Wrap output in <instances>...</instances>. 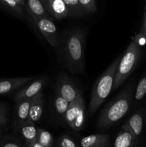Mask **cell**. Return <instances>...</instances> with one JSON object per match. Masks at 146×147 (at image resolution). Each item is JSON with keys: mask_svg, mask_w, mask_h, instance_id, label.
Masks as SVG:
<instances>
[{"mask_svg": "<svg viewBox=\"0 0 146 147\" xmlns=\"http://www.w3.org/2000/svg\"><path fill=\"white\" fill-rule=\"evenodd\" d=\"M133 95V86H129L122 91L108 106L102 111L97 121V127L105 129L113 126L128 111Z\"/></svg>", "mask_w": 146, "mask_h": 147, "instance_id": "cell-1", "label": "cell"}, {"mask_svg": "<svg viewBox=\"0 0 146 147\" xmlns=\"http://www.w3.org/2000/svg\"><path fill=\"white\" fill-rule=\"evenodd\" d=\"M120 59L121 57L118 56L94 83L89 108L90 113H93L100 107L113 90L115 76Z\"/></svg>", "mask_w": 146, "mask_h": 147, "instance_id": "cell-2", "label": "cell"}, {"mask_svg": "<svg viewBox=\"0 0 146 147\" xmlns=\"http://www.w3.org/2000/svg\"><path fill=\"white\" fill-rule=\"evenodd\" d=\"M140 56V45L135 37L120 59L115 76L113 90H117L129 77L138 63Z\"/></svg>", "mask_w": 146, "mask_h": 147, "instance_id": "cell-3", "label": "cell"}, {"mask_svg": "<svg viewBox=\"0 0 146 147\" xmlns=\"http://www.w3.org/2000/svg\"><path fill=\"white\" fill-rule=\"evenodd\" d=\"M84 35L82 32L71 33L65 45V57L70 70L80 71L84 65Z\"/></svg>", "mask_w": 146, "mask_h": 147, "instance_id": "cell-4", "label": "cell"}, {"mask_svg": "<svg viewBox=\"0 0 146 147\" xmlns=\"http://www.w3.org/2000/svg\"><path fill=\"white\" fill-rule=\"evenodd\" d=\"M64 117L72 130L80 131L83 129L85 123V106L81 95L70 102Z\"/></svg>", "mask_w": 146, "mask_h": 147, "instance_id": "cell-5", "label": "cell"}, {"mask_svg": "<svg viewBox=\"0 0 146 147\" xmlns=\"http://www.w3.org/2000/svg\"><path fill=\"white\" fill-rule=\"evenodd\" d=\"M56 92L64 98L69 103L80 96V91L77 90L75 85L64 74V72L60 73L57 79Z\"/></svg>", "mask_w": 146, "mask_h": 147, "instance_id": "cell-6", "label": "cell"}, {"mask_svg": "<svg viewBox=\"0 0 146 147\" xmlns=\"http://www.w3.org/2000/svg\"><path fill=\"white\" fill-rule=\"evenodd\" d=\"M40 32L46 38L47 41L52 47H57L58 44L57 30L55 24L47 17H33Z\"/></svg>", "mask_w": 146, "mask_h": 147, "instance_id": "cell-7", "label": "cell"}, {"mask_svg": "<svg viewBox=\"0 0 146 147\" xmlns=\"http://www.w3.org/2000/svg\"><path fill=\"white\" fill-rule=\"evenodd\" d=\"M137 141L133 131L130 129L127 123L122 126L120 131L115 140V147H133L135 146Z\"/></svg>", "mask_w": 146, "mask_h": 147, "instance_id": "cell-8", "label": "cell"}, {"mask_svg": "<svg viewBox=\"0 0 146 147\" xmlns=\"http://www.w3.org/2000/svg\"><path fill=\"white\" fill-rule=\"evenodd\" d=\"M17 126L25 142L26 145L29 147H31L33 144L37 140V129L34 122L29 119H27Z\"/></svg>", "mask_w": 146, "mask_h": 147, "instance_id": "cell-9", "label": "cell"}, {"mask_svg": "<svg viewBox=\"0 0 146 147\" xmlns=\"http://www.w3.org/2000/svg\"><path fill=\"white\" fill-rule=\"evenodd\" d=\"M45 84L44 79H40L31 83L24 88L21 89L14 96V100L17 102L24 99L31 98L36 94L42 90L43 87Z\"/></svg>", "mask_w": 146, "mask_h": 147, "instance_id": "cell-10", "label": "cell"}, {"mask_svg": "<svg viewBox=\"0 0 146 147\" xmlns=\"http://www.w3.org/2000/svg\"><path fill=\"white\" fill-rule=\"evenodd\" d=\"M33 80V77H27L0 80V95L7 94L14 91Z\"/></svg>", "mask_w": 146, "mask_h": 147, "instance_id": "cell-11", "label": "cell"}, {"mask_svg": "<svg viewBox=\"0 0 146 147\" xmlns=\"http://www.w3.org/2000/svg\"><path fill=\"white\" fill-rule=\"evenodd\" d=\"M43 107H44V98H43L42 90H41L34 97L31 98L28 119L33 122L38 121L41 119Z\"/></svg>", "mask_w": 146, "mask_h": 147, "instance_id": "cell-12", "label": "cell"}, {"mask_svg": "<svg viewBox=\"0 0 146 147\" xmlns=\"http://www.w3.org/2000/svg\"><path fill=\"white\" fill-rule=\"evenodd\" d=\"M80 145L83 147H107L111 146V142L109 135L93 134L82 138Z\"/></svg>", "mask_w": 146, "mask_h": 147, "instance_id": "cell-13", "label": "cell"}, {"mask_svg": "<svg viewBox=\"0 0 146 147\" xmlns=\"http://www.w3.org/2000/svg\"><path fill=\"white\" fill-rule=\"evenodd\" d=\"M47 5L51 14L58 20L65 18L70 14L64 0H47Z\"/></svg>", "mask_w": 146, "mask_h": 147, "instance_id": "cell-14", "label": "cell"}, {"mask_svg": "<svg viewBox=\"0 0 146 147\" xmlns=\"http://www.w3.org/2000/svg\"><path fill=\"white\" fill-rule=\"evenodd\" d=\"M145 123V113L143 111H137L132 115L131 117L127 121V124L133 131L138 142L139 138L143 131Z\"/></svg>", "mask_w": 146, "mask_h": 147, "instance_id": "cell-15", "label": "cell"}, {"mask_svg": "<svg viewBox=\"0 0 146 147\" xmlns=\"http://www.w3.org/2000/svg\"><path fill=\"white\" fill-rule=\"evenodd\" d=\"M31 98L24 99L17 102V110H16V123L18 126L19 123L27 120L29 113L30 104Z\"/></svg>", "mask_w": 146, "mask_h": 147, "instance_id": "cell-16", "label": "cell"}, {"mask_svg": "<svg viewBox=\"0 0 146 147\" xmlns=\"http://www.w3.org/2000/svg\"><path fill=\"white\" fill-rule=\"evenodd\" d=\"M27 6L32 17H47L41 0H27Z\"/></svg>", "mask_w": 146, "mask_h": 147, "instance_id": "cell-17", "label": "cell"}, {"mask_svg": "<svg viewBox=\"0 0 146 147\" xmlns=\"http://www.w3.org/2000/svg\"><path fill=\"white\" fill-rule=\"evenodd\" d=\"M37 141L41 144L42 147H50L54 143L52 134L42 128L37 129Z\"/></svg>", "mask_w": 146, "mask_h": 147, "instance_id": "cell-18", "label": "cell"}, {"mask_svg": "<svg viewBox=\"0 0 146 147\" xmlns=\"http://www.w3.org/2000/svg\"><path fill=\"white\" fill-rule=\"evenodd\" d=\"M69 104H70V103L64 98L57 93V96L54 99V106H55L56 110L59 114L64 116Z\"/></svg>", "mask_w": 146, "mask_h": 147, "instance_id": "cell-19", "label": "cell"}, {"mask_svg": "<svg viewBox=\"0 0 146 147\" xmlns=\"http://www.w3.org/2000/svg\"><path fill=\"white\" fill-rule=\"evenodd\" d=\"M146 95V75L143 76L137 84L135 93V100H141Z\"/></svg>", "mask_w": 146, "mask_h": 147, "instance_id": "cell-20", "label": "cell"}, {"mask_svg": "<svg viewBox=\"0 0 146 147\" xmlns=\"http://www.w3.org/2000/svg\"><path fill=\"white\" fill-rule=\"evenodd\" d=\"M1 1L16 13L22 14L21 7L24 6V0H1Z\"/></svg>", "mask_w": 146, "mask_h": 147, "instance_id": "cell-21", "label": "cell"}, {"mask_svg": "<svg viewBox=\"0 0 146 147\" xmlns=\"http://www.w3.org/2000/svg\"><path fill=\"white\" fill-rule=\"evenodd\" d=\"M64 1L72 14H80L82 11L83 8L79 0H64Z\"/></svg>", "mask_w": 146, "mask_h": 147, "instance_id": "cell-22", "label": "cell"}, {"mask_svg": "<svg viewBox=\"0 0 146 147\" xmlns=\"http://www.w3.org/2000/svg\"><path fill=\"white\" fill-rule=\"evenodd\" d=\"M79 1L84 9L90 12H95L97 11L94 0H79Z\"/></svg>", "mask_w": 146, "mask_h": 147, "instance_id": "cell-23", "label": "cell"}, {"mask_svg": "<svg viewBox=\"0 0 146 147\" xmlns=\"http://www.w3.org/2000/svg\"><path fill=\"white\" fill-rule=\"evenodd\" d=\"M21 143L12 138H4L0 141V146L2 147H20Z\"/></svg>", "mask_w": 146, "mask_h": 147, "instance_id": "cell-24", "label": "cell"}, {"mask_svg": "<svg viewBox=\"0 0 146 147\" xmlns=\"http://www.w3.org/2000/svg\"><path fill=\"white\" fill-rule=\"evenodd\" d=\"M60 147H77V145L75 142L67 136H62L60 138L58 142Z\"/></svg>", "mask_w": 146, "mask_h": 147, "instance_id": "cell-25", "label": "cell"}, {"mask_svg": "<svg viewBox=\"0 0 146 147\" xmlns=\"http://www.w3.org/2000/svg\"><path fill=\"white\" fill-rule=\"evenodd\" d=\"M140 34H145L146 35V10H145V11L144 17H143V24H142V27H141V30H140Z\"/></svg>", "mask_w": 146, "mask_h": 147, "instance_id": "cell-26", "label": "cell"}, {"mask_svg": "<svg viewBox=\"0 0 146 147\" xmlns=\"http://www.w3.org/2000/svg\"><path fill=\"white\" fill-rule=\"evenodd\" d=\"M8 122V119L6 117L5 115L0 114V128L6 126Z\"/></svg>", "mask_w": 146, "mask_h": 147, "instance_id": "cell-27", "label": "cell"}, {"mask_svg": "<svg viewBox=\"0 0 146 147\" xmlns=\"http://www.w3.org/2000/svg\"><path fill=\"white\" fill-rule=\"evenodd\" d=\"M6 112L7 111H6L5 107H4V106L0 104V114L6 115Z\"/></svg>", "mask_w": 146, "mask_h": 147, "instance_id": "cell-28", "label": "cell"}, {"mask_svg": "<svg viewBox=\"0 0 146 147\" xmlns=\"http://www.w3.org/2000/svg\"><path fill=\"white\" fill-rule=\"evenodd\" d=\"M41 1L43 3V4H47V0H41Z\"/></svg>", "mask_w": 146, "mask_h": 147, "instance_id": "cell-29", "label": "cell"}, {"mask_svg": "<svg viewBox=\"0 0 146 147\" xmlns=\"http://www.w3.org/2000/svg\"><path fill=\"white\" fill-rule=\"evenodd\" d=\"M1 129H0V135H1Z\"/></svg>", "mask_w": 146, "mask_h": 147, "instance_id": "cell-30", "label": "cell"}, {"mask_svg": "<svg viewBox=\"0 0 146 147\" xmlns=\"http://www.w3.org/2000/svg\"><path fill=\"white\" fill-rule=\"evenodd\" d=\"M145 10H146V1H145Z\"/></svg>", "mask_w": 146, "mask_h": 147, "instance_id": "cell-31", "label": "cell"}, {"mask_svg": "<svg viewBox=\"0 0 146 147\" xmlns=\"http://www.w3.org/2000/svg\"><path fill=\"white\" fill-rule=\"evenodd\" d=\"M0 1H1V0H0Z\"/></svg>", "mask_w": 146, "mask_h": 147, "instance_id": "cell-32", "label": "cell"}]
</instances>
